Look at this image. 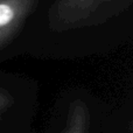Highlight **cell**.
<instances>
[{"label":"cell","instance_id":"6da1fadb","mask_svg":"<svg viewBox=\"0 0 133 133\" xmlns=\"http://www.w3.org/2000/svg\"><path fill=\"white\" fill-rule=\"evenodd\" d=\"M133 6V0H55L47 14L55 33L91 28L109 22Z\"/></svg>","mask_w":133,"mask_h":133},{"label":"cell","instance_id":"7a4b0ae2","mask_svg":"<svg viewBox=\"0 0 133 133\" xmlns=\"http://www.w3.org/2000/svg\"><path fill=\"white\" fill-rule=\"evenodd\" d=\"M39 0H0V49L20 33Z\"/></svg>","mask_w":133,"mask_h":133},{"label":"cell","instance_id":"3957f363","mask_svg":"<svg viewBox=\"0 0 133 133\" xmlns=\"http://www.w3.org/2000/svg\"><path fill=\"white\" fill-rule=\"evenodd\" d=\"M89 127V109L83 101L76 99L69 106L64 129L61 133H88Z\"/></svg>","mask_w":133,"mask_h":133},{"label":"cell","instance_id":"277c9868","mask_svg":"<svg viewBox=\"0 0 133 133\" xmlns=\"http://www.w3.org/2000/svg\"><path fill=\"white\" fill-rule=\"evenodd\" d=\"M12 104H13V97L11 96V94L4 89H0V119L2 115L11 108Z\"/></svg>","mask_w":133,"mask_h":133}]
</instances>
